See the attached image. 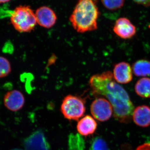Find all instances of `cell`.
<instances>
[{
	"instance_id": "6da1fadb",
	"label": "cell",
	"mask_w": 150,
	"mask_h": 150,
	"mask_svg": "<svg viewBox=\"0 0 150 150\" xmlns=\"http://www.w3.org/2000/svg\"><path fill=\"white\" fill-rule=\"evenodd\" d=\"M89 84L94 94L105 97L110 102L115 120L123 123L131 122L134 105L129 94L116 82L111 71L93 75L90 79Z\"/></svg>"
},
{
	"instance_id": "7a4b0ae2",
	"label": "cell",
	"mask_w": 150,
	"mask_h": 150,
	"mask_svg": "<svg viewBox=\"0 0 150 150\" xmlns=\"http://www.w3.org/2000/svg\"><path fill=\"white\" fill-rule=\"evenodd\" d=\"M99 11L95 0H79L70 17L77 32L83 33L98 28Z\"/></svg>"
},
{
	"instance_id": "3957f363",
	"label": "cell",
	"mask_w": 150,
	"mask_h": 150,
	"mask_svg": "<svg viewBox=\"0 0 150 150\" xmlns=\"http://www.w3.org/2000/svg\"><path fill=\"white\" fill-rule=\"evenodd\" d=\"M11 23L20 33L30 32L37 23L35 13L30 6H20L11 14Z\"/></svg>"
},
{
	"instance_id": "277c9868",
	"label": "cell",
	"mask_w": 150,
	"mask_h": 150,
	"mask_svg": "<svg viewBox=\"0 0 150 150\" xmlns=\"http://www.w3.org/2000/svg\"><path fill=\"white\" fill-rule=\"evenodd\" d=\"M61 111L68 120L78 121L84 115L85 101L80 97L69 95L63 100Z\"/></svg>"
},
{
	"instance_id": "5b68a950",
	"label": "cell",
	"mask_w": 150,
	"mask_h": 150,
	"mask_svg": "<svg viewBox=\"0 0 150 150\" xmlns=\"http://www.w3.org/2000/svg\"><path fill=\"white\" fill-rule=\"evenodd\" d=\"M90 109L93 118L101 122L109 120L113 112V108L110 102L103 98H99L93 100Z\"/></svg>"
},
{
	"instance_id": "8992f818",
	"label": "cell",
	"mask_w": 150,
	"mask_h": 150,
	"mask_svg": "<svg viewBox=\"0 0 150 150\" xmlns=\"http://www.w3.org/2000/svg\"><path fill=\"white\" fill-rule=\"evenodd\" d=\"M113 30L118 37L124 39L132 38L137 33L135 25L129 19L124 17L120 18L116 21Z\"/></svg>"
},
{
	"instance_id": "52a82bcc",
	"label": "cell",
	"mask_w": 150,
	"mask_h": 150,
	"mask_svg": "<svg viewBox=\"0 0 150 150\" xmlns=\"http://www.w3.org/2000/svg\"><path fill=\"white\" fill-rule=\"evenodd\" d=\"M37 23L45 28H51L56 23L57 16L54 11L47 6L38 8L35 13Z\"/></svg>"
},
{
	"instance_id": "ba28073f",
	"label": "cell",
	"mask_w": 150,
	"mask_h": 150,
	"mask_svg": "<svg viewBox=\"0 0 150 150\" xmlns=\"http://www.w3.org/2000/svg\"><path fill=\"white\" fill-rule=\"evenodd\" d=\"M4 104L8 110L17 111L24 105L25 98L21 92L16 90L8 91L4 98Z\"/></svg>"
},
{
	"instance_id": "9c48e42d",
	"label": "cell",
	"mask_w": 150,
	"mask_h": 150,
	"mask_svg": "<svg viewBox=\"0 0 150 150\" xmlns=\"http://www.w3.org/2000/svg\"><path fill=\"white\" fill-rule=\"evenodd\" d=\"M132 70L130 65L126 62H121L116 64L113 70L114 79L118 83H129L133 79Z\"/></svg>"
},
{
	"instance_id": "30bf717a",
	"label": "cell",
	"mask_w": 150,
	"mask_h": 150,
	"mask_svg": "<svg viewBox=\"0 0 150 150\" xmlns=\"http://www.w3.org/2000/svg\"><path fill=\"white\" fill-rule=\"evenodd\" d=\"M132 118L137 126L147 127L150 126V107L148 105H142L134 109Z\"/></svg>"
},
{
	"instance_id": "8fae6325",
	"label": "cell",
	"mask_w": 150,
	"mask_h": 150,
	"mask_svg": "<svg viewBox=\"0 0 150 150\" xmlns=\"http://www.w3.org/2000/svg\"><path fill=\"white\" fill-rule=\"evenodd\" d=\"M97 128V123L94 118L90 115H86L81 119L77 125L78 132L83 136L93 134Z\"/></svg>"
},
{
	"instance_id": "7c38bea8",
	"label": "cell",
	"mask_w": 150,
	"mask_h": 150,
	"mask_svg": "<svg viewBox=\"0 0 150 150\" xmlns=\"http://www.w3.org/2000/svg\"><path fill=\"white\" fill-rule=\"evenodd\" d=\"M25 150H48L42 134L36 133L27 139L24 143Z\"/></svg>"
},
{
	"instance_id": "4fadbf2b",
	"label": "cell",
	"mask_w": 150,
	"mask_h": 150,
	"mask_svg": "<svg viewBox=\"0 0 150 150\" xmlns=\"http://www.w3.org/2000/svg\"><path fill=\"white\" fill-rule=\"evenodd\" d=\"M134 75L138 77L150 76V61L146 60H138L132 66Z\"/></svg>"
},
{
	"instance_id": "5bb4252c",
	"label": "cell",
	"mask_w": 150,
	"mask_h": 150,
	"mask_svg": "<svg viewBox=\"0 0 150 150\" xmlns=\"http://www.w3.org/2000/svg\"><path fill=\"white\" fill-rule=\"evenodd\" d=\"M135 90L138 96L143 98H150V78H142L137 82Z\"/></svg>"
},
{
	"instance_id": "9a60e30c",
	"label": "cell",
	"mask_w": 150,
	"mask_h": 150,
	"mask_svg": "<svg viewBox=\"0 0 150 150\" xmlns=\"http://www.w3.org/2000/svg\"><path fill=\"white\" fill-rule=\"evenodd\" d=\"M105 8L110 11H115L124 6L125 0H101Z\"/></svg>"
},
{
	"instance_id": "2e32d148",
	"label": "cell",
	"mask_w": 150,
	"mask_h": 150,
	"mask_svg": "<svg viewBox=\"0 0 150 150\" xmlns=\"http://www.w3.org/2000/svg\"><path fill=\"white\" fill-rule=\"evenodd\" d=\"M11 71V64L8 60L5 57L0 56V78L8 76Z\"/></svg>"
},
{
	"instance_id": "e0dca14e",
	"label": "cell",
	"mask_w": 150,
	"mask_h": 150,
	"mask_svg": "<svg viewBox=\"0 0 150 150\" xmlns=\"http://www.w3.org/2000/svg\"><path fill=\"white\" fill-rule=\"evenodd\" d=\"M91 150H108L106 142L100 137L93 140L91 145Z\"/></svg>"
},
{
	"instance_id": "ac0fdd59",
	"label": "cell",
	"mask_w": 150,
	"mask_h": 150,
	"mask_svg": "<svg viewBox=\"0 0 150 150\" xmlns=\"http://www.w3.org/2000/svg\"><path fill=\"white\" fill-rule=\"evenodd\" d=\"M136 150H150V143H145L140 145Z\"/></svg>"
},
{
	"instance_id": "d6986e66",
	"label": "cell",
	"mask_w": 150,
	"mask_h": 150,
	"mask_svg": "<svg viewBox=\"0 0 150 150\" xmlns=\"http://www.w3.org/2000/svg\"><path fill=\"white\" fill-rule=\"evenodd\" d=\"M132 1H134V2L137 3V4L143 5L144 6L147 0H132Z\"/></svg>"
},
{
	"instance_id": "ffe728a7",
	"label": "cell",
	"mask_w": 150,
	"mask_h": 150,
	"mask_svg": "<svg viewBox=\"0 0 150 150\" xmlns=\"http://www.w3.org/2000/svg\"><path fill=\"white\" fill-rule=\"evenodd\" d=\"M144 6L145 7L150 6V0H147Z\"/></svg>"
},
{
	"instance_id": "44dd1931",
	"label": "cell",
	"mask_w": 150,
	"mask_h": 150,
	"mask_svg": "<svg viewBox=\"0 0 150 150\" xmlns=\"http://www.w3.org/2000/svg\"><path fill=\"white\" fill-rule=\"evenodd\" d=\"M11 0H0V4H3Z\"/></svg>"
},
{
	"instance_id": "7402d4cb",
	"label": "cell",
	"mask_w": 150,
	"mask_h": 150,
	"mask_svg": "<svg viewBox=\"0 0 150 150\" xmlns=\"http://www.w3.org/2000/svg\"><path fill=\"white\" fill-rule=\"evenodd\" d=\"M12 150H22L19 149H14Z\"/></svg>"
}]
</instances>
